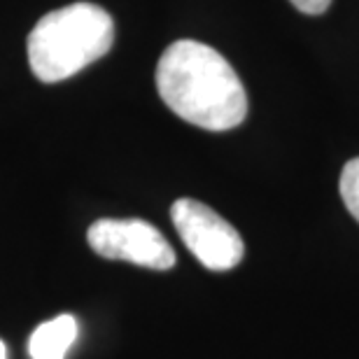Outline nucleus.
Returning <instances> with one entry per match:
<instances>
[{
    "label": "nucleus",
    "mask_w": 359,
    "mask_h": 359,
    "mask_svg": "<svg viewBox=\"0 0 359 359\" xmlns=\"http://www.w3.org/2000/svg\"><path fill=\"white\" fill-rule=\"evenodd\" d=\"M114 45V21L103 7L73 3L45 14L28 35V63L40 82L77 75Z\"/></svg>",
    "instance_id": "f03ea898"
},
{
    "label": "nucleus",
    "mask_w": 359,
    "mask_h": 359,
    "mask_svg": "<svg viewBox=\"0 0 359 359\" xmlns=\"http://www.w3.org/2000/svg\"><path fill=\"white\" fill-rule=\"evenodd\" d=\"M292 5L297 7L299 12L318 17V14L327 12V7L332 5V0H292Z\"/></svg>",
    "instance_id": "0eeeda50"
},
{
    "label": "nucleus",
    "mask_w": 359,
    "mask_h": 359,
    "mask_svg": "<svg viewBox=\"0 0 359 359\" xmlns=\"http://www.w3.org/2000/svg\"><path fill=\"white\" fill-rule=\"evenodd\" d=\"M87 241L93 252L105 259L131 262L154 271L175 266L170 243L145 219H98L89 226Z\"/></svg>",
    "instance_id": "20e7f679"
},
{
    "label": "nucleus",
    "mask_w": 359,
    "mask_h": 359,
    "mask_svg": "<svg viewBox=\"0 0 359 359\" xmlns=\"http://www.w3.org/2000/svg\"><path fill=\"white\" fill-rule=\"evenodd\" d=\"M170 219L187 250L210 271L238 266L245 255L241 233L219 217L210 205L194 198H177L170 208Z\"/></svg>",
    "instance_id": "7ed1b4c3"
},
{
    "label": "nucleus",
    "mask_w": 359,
    "mask_h": 359,
    "mask_svg": "<svg viewBox=\"0 0 359 359\" xmlns=\"http://www.w3.org/2000/svg\"><path fill=\"white\" fill-rule=\"evenodd\" d=\"M80 327L73 315H59L47 320L35 329L28 341V355L31 359H66L68 350L77 341Z\"/></svg>",
    "instance_id": "39448f33"
},
{
    "label": "nucleus",
    "mask_w": 359,
    "mask_h": 359,
    "mask_svg": "<svg viewBox=\"0 0 359 359\" xmlns=\"http://www.w3.org/2000/svg\"><path fill=\"white\" fill-rule=\"evenodd\" d=\"M156 89L180 119L229 131L248 117V93L224 56L196 40H177L161 54Z\"/></svg>",
    "instance_id": "f257e3e1"
},
{
    "label": "nucleus",
    "mask_w": 359,
    "mask_h": 359,
    "mask_svg": "<svg viewBox=\"0 0 359 359\" xmlns=\"http://www.w3.org/2000/svg\"><path fill=\"white\" fill-rule=\"evenodd\" d=\"M0 359H7V350H5V343L0 341Z\"/></svg>",
    "instance_id": "6e6552de"
},
{
    "label": "nucleus",
    "mask_w": 359,
    "mask_h": 359,
    "mask_svg": "<svg viewBox=\"0 0 359 359\" xmlns=\"http://www.w3.org/2000/svg\"><path fill=\"white\" fill-rule=\"evenodd\" d=\"M339 189L350 215L359 222V156L346 163V168H343V173H341Z\"/></svg>",
    "instance_id": "423d86ee"
}]
</instances>
